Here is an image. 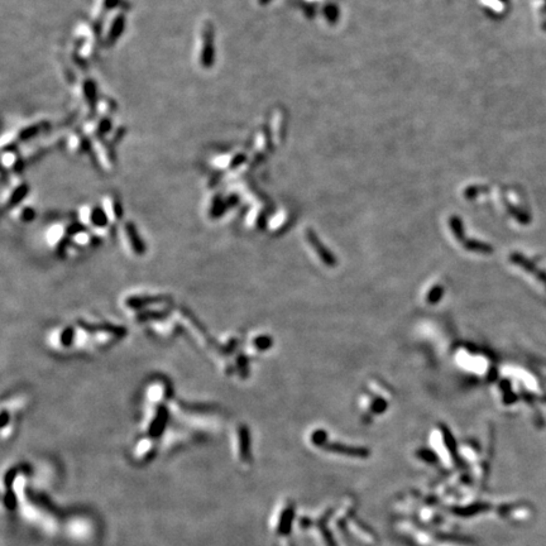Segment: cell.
<instances>
[{
	"label": "cell",
	"mask_w": 546,
	"mask_h": 546,
	"mask_svg": "<svg viewBox=\"0 0 546 546\" xmlns=\"http://www.w3.org/2000/svg\"><path fill=\"white\" fill-rule=\"evenodd\" d=\"M397 530L398 532L402 533L411 542L417 546H473L468 545L464 541L436 535L435 532H431V531L406 520L397 523Z\"/></svg>",
	"instance_id": "6da1fadb"
},
{
	"label": "cell",
	"mask_w": 546,
	"mask_h": 546,
	"mask_svg": "<svg viewBox=\"0 0 546 546\" xmlns=\"http://www.w3.org/2000/svg\"><path fill=\"white\" fill-rule=\"evenodd\" d=\"M93 149L95 152V156L98 162L100 163V166L103 167L105 171H110L114 167V156L111 153L110 146L105 143L101 138H95L93 139Z\"/></svg>",
	"instance_id": "52a82bcc"
},
{
	"label": "cell",
	"mask_w": 546,
	"mask_h": 546,
	"mask_svg": "<svg viewBox=\"0 0 546 546\" xmlns=\"http://www.w3.org/2000/svg\"><path fill=\"white\" fill-rule=\"evenodd\" d=\"M239 457L243 462H248L251 459L249 455V436L247 430H241L239 434Z\"/></svg>",
	"instance_id": "9a60e30c"
},
{
	"label": "cell",
	"mask_w": 546,
	"mask_h": 546,
	"mask_svg": "<svg viewBox=\"0 0 546 546\" xmlns=\"http://www.w3.org/2000/svg\"><path fill=\"white\" fill-rule=\"evenodd\" d=\"M96 85L93 80L85 79L80 82L79 95L82 105L86 106L89 110H95L98 105V96H96Z\"/></svg>",
	"instance_id": "8992f818"
},
{
	"label": "cell",
	"mask_w": 546,
	"mask_h": 546,
	"mask_svg": "<svg viewBox=\"0 0 546 546\" xmlns=\"http://www.w3.org/2000/svg\"><path fill=\"white\" fill-rule=\"evenodd\" d=\"M27 194H28V185L24 184V182L19 181L16 186L9 188L8 198L4 199V205H8V206L17 205V204H19L24 198H26Z\"/></svg>",
	"instance_id": "9c48e42d"
},
{
	"label": "cell",
	"mask_w": 546,
	"mask_h": 546,
	"mask_svg": "<svg viewBox=\"0 0 546 546\" xmlns=\"http://www.w3.org/2000/svg\"><path fill=\"white\" fill-rule=\"evenodd\" d=\"M241 159L244 161V156H241V154H219L218 157H215L211 161V164L215 168L225 171V169H233L234 167L238 166Z\"/></svg>",
	"instance_id": "ba28073f"
},
{
	"label": "cell",
	"mask_w": 546,
	"mask_h": 546,
	"mask_svg": "<svg viewBox=\"0 0 546 546\" xmlns=\"http://www.w3.org/2000/svg\"><path fill=\"white\" fill-rule=\"evenodd\" d=\"M124 28H126V13L122 9H118L113 12L111 18L104 23L103 39L105 46H113L120 38Z\"/></svg>",
	"instance_id": "5b68a950"
},
{
	"label": "cell",
	"mask_w": 546,
	"mask_h": 546,
	"mask_svg": "<svg viewBox=\"0 0 546 546\" xmlns=\"http://www.w3.org/2000/svg\"><path fill=\"white\" fill-rule=\"evenodd\" d=\"M309 240H310L311 246L314 247V248L316 249V252H318V256L320 257L321 261L324 262V263L326 264V266L329 267H333L336 264V259L335 257H333V254L330 253V252L328 251V249L325 248V247H323L320 244V241L318 240V238H316L314 234H310L309 235Z\"/></svg>",
	"instance_id": "30bf717a"
},
{
	"label": "cell",
	"mask_w": 546,
	"mask_h": 546,
	"mask_svg": "<svg viewBox=\"0 0 546 546\" xmlns=\"http://www.w3.org/2000/svg\"><path fill=\"white\" fill-rule=\"evenodd\" d=\"M2 159H3V166L11 171H17L22 164L21 154L17 153L13 149H4Z\"/></svg>",
	"instance_id": "7c38bea8"
},
{
	"label": "cell",
	"mask_w": 546,
	"mask_h": 546,
	"mask_svg": "<svg viewBox=\"0 0 546 546\" xmlns=\"http://www.w3.org/2000/svg\"><path fill=\"white\" fill-rule=\"evenodd\" d=\"M311 443L314 444L318 448L324 449V450L329 451V453H335L344 455V457L349 458H358V459H367L371 455V451L367 448H354V446H348L345 444H339V443H329L326 440V433L325 431L318 430L313 434L311 436Z\"/></svg>",
	"instance_id": "277c9868"
},
{
	"label": "cell",
	"mask_w": 546,
	"mask_h": 546,
	"mask_svg": "<svg viewBox=\"0 0 546 546\" xmlns=\"http://www.w3.org/2000/svg\"><path fill=\"white\" fill-rule=\"evenodd\" d=\"M215 31L211 22L205 21L201 23L198 37V52L196 61L200 69L210 70L215 65Z\"/></svg>",
	"instance_id": "7a4b0ae2"
},
{
	"label": "cell",
	"mask_w": 546,
	"mask_h": 546,
	"mask_svg": "<svg viewBox=\"0 0 546 546\" xmlns=\"http://www.w3.org/2000/svg\"><path fill=\"white\" fill-rule=\"evenodd\" d=\"M67 146L72 153H82L86 147V139L82 134L72 133L67 141Z\"/></svg>",
	"instance_id": "4fadbf2b"
},
{
	"label": "cell",
	"mask_w": 546,
	"mask_h": 546,
	"mask_svg": "<svg viewBox=\"0 0 546 546\" xmlns=\"http://www.w3.org/2000/svg\"><path fill=\"white\" fill-rule=\"evenodd\" d=\"M96 111L100 116H106L109 113L113 111V101L110 99H100L96 105Z\"/></svg>",
	"instance_id": "2e32d148"
},
{
	"label": "cell",
	"mask_w": 546,
	"mask_h": 546,
	"mask_svg": "<svg viewBox=\"0 0 546 546\" xmlns=\"http://www.w3.org/2000/svg\"><path fill=\"white\" fill-rule=\"evenodd\" d=\"M295 503L291 500H285L277 506L276 512L272 517L271 527L276 537H278V543L286 542L290 540L292 532L293 521H295Z\"/></svg>",
	"instance_id": "3957f363"
},
{
	"label": "cell",
	"mask_w": 546,
	"mask_h": 546,
	"mask_svg": "<svg viewBox=\"0 0 546 546\" xmlns=\"http://www.w3.org/2000/svg\"><path fill=\"white\" fill-rule=\"evenodd\" d=\"M42 127H43V123H34L24 127L23 129H21V131L16 134L17 141H19V139H21V141H28V139L33 138L34 136H37V134L42 131Z\"/></svg>",
	"instance_id": "5bb4252c"
},
{
	"label": "cell",
	"mask_w": 546,
	"mask_h": 546,
	"mask_svg": "<svg viewBox=\"0 0 546 546\" xmlns=\"http://www.w3.org/2000/svg\"><path fill=\"white\" fill-rule=\"evenodd\" d=\"M103 210L105 211L109 220L114 221V220H118V219L120 218L123 209H122L120 204H119V201L116 200L115 198H113V196H108V198L104 199Z\"/></svg>",
	"instance_id": "8fae6325"
}]
</instances>
